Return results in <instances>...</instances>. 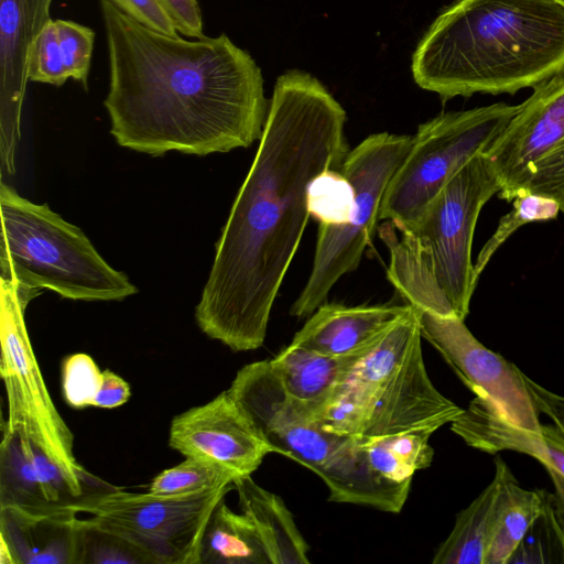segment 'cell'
Instances as JSON below:
<instances>
[{"instance_id": "obj_14", "label": "cell", "mask_w": 564, "mask_h": 564, "mask_svg": "<svg viewBox=\"0 0 564 564\" xmlns=\"http://www.w3.org/2000/svg\"><path fill=\"white\" fill-rule=\"evenodd\" d=\"M169 445L184 457L215 463L238 478L251 475L273 453L226 390L175 415Z\"/></svg>"}, {"instance_id": "obj_1", "label": "cell", "mask_w": 564, "mask_h": 564, "mask_svg": "<svg viewBox=\"0 0 564 564\" xmlns=\"http://www.w3.org/2000/svg\"><path fill=\"white\" fill-rule=\"evenodd\" d=\"M346 112L307 73L274 86L259 147L216 243L195 307L200 330L234 351L262 346L271 310L301 242L307 189L348 153Z\"/></svg>"}, {"instance_id": "obj_25", "label": "cell", "mask_w": 564, "mask_h": 564, "mask_svg": "<svg viewBox=\"0 0 564 564\" xmlns=\"http://www.w3.org/2000/svg\"><path fill=\"white\" fill-rule=\"evenodd\" d=\"M0 507L37 513L62 510L47 498L25 442L4 423L0 445Z\"/></svg>"}, {"instance_id": "obj_32", "label": "cell", "mask_w": 564, "mask_h": 564, "mask_svg": "<svg viewBox=\"0 0 564 564\" xmlns=\"http://www.w3.org/2000/svg\"><path fill=\"white\" fill-rule=\"evenodd\" d=\"M55 24L65 69L87 90L95 32L70 20L55 19Z\"/></svg>"}, {"instance_id": "obj_26", "label": "cell", "mask_w": 564, "mask_h": 564, "mask_svg": "<svg viewBox=\"0 0 564 564\" xmlns=\"http://www.w3.org/2000/svg\"><path fill=\"white\" fill-rule=\"evenodd\" d=\"M554 492L542 490V508L508 564H564V478L546 470Z\"/></svg>"}, {"instance_id": "obj_13", "label": "cell", "mask_w": 564, "mask_h": 564, "mask_svg": "<svg viewBox=\"0 0 564 564\" xmlns=\"http://www.w3.org/2000/svg\"><path fill=\"white\" fill-rule=\"evenodd\" d=\"M414 310L421 336L443 356L475 395L489 400L502 417L513 425L541 433L540 413L527 388L523 372L513 362L481 344L464 319Z\"/></svg>"}, {"instance_id": "obj_19", "label": "cell", "mask_w": 564, "mask_h": 564, "mask_svg": "<svg viewBox=\"0 0 564 564\" xmlns=\"http://www.w3.org/2000/svg\"><path fill=\"white\" fill-rule=\"evenodd\" d=\"M78 511L0 507V541L13 564H77Z\"/></svg>"}, {"instance_id": "obj_20", "label": "cell", "mask_w": 564, "mask_h": 564, "mask_svg": "<svg viewBox=\"0 0 564 564\" xmlns=\"http://www.w3.org/2000/svg\"><path fill=\"white\" fill-rule=\"evenodd\" d=\"M371 348L354 355L332 356L290 344L269 362L289 398L314 416Z\"/></svg>"}, {"instance_id": "obj_7", "label": "cell", "mask_w": 564, "mask_h": 564, "mask_svg": "<svg viewBox=\"0 0 564 564\" xmlns=\"http://www.w3.org/2000/svg\"><path fill=\"white\" fill-rule=\"evenodd\" d=\"M421 338L411 345L356 436L372 469L394 482L411 481L415 471L430 467V437L464 410L431 381Z\"/></svg>"}, {"instance_id": "obj_28", "label": "cell", "mask_w": 564, "mask_h": 564, "mask_svg": "<svg viewBox=\"0 0 564 564\" xmlns=\"http://www.w3.org/2000/svg\"><path fill=\"white\" fill-rule=\"evenodd\" d=\"M77 564H154L134 543L91 517L78 521Z\"/></svg>"}, {"instance_id": "obj_31", "label": "cell", "mask_w": 564, "mask_h": 564, "mask_svg": "<svg viewBox=\"0 0 564 564\" xmlns=\"http://www.w3.org/2000/svg\"><path fill=\"white\" fill-rule=\"evenodd\" d=\"M512 206L511 212L500 218L496 231L477 257L474 269L478 279L495 252L518 228L532 221L555 219L561 212L555 200L531 193L516 196Z\"/></svg>"}, {"instance_id": "obj_30", "label": "cell", "mask_w": 564, "mask_h": 564, "mask_svg": "<svg viewBox=\"0 0 564 564\" xmlns=\"http://www.w3.org/2000/svg\"><path fill=\"white\" fill-rule=\"evenodd\" d=\"M307 207L310 216L321 225H344L355 213V188L340 171L326 170L311 182L307 189Z\"/></svg>"}, {"instance_id": "obj_37", "label": "cell", "mask_w": 564, "mask_h": 564, "mask_svg": "<svg viewBox=\"0 0 564 564\" xmlns=\"http://www.w3.org/2000/svg\"><path fill=\"white\" fill-rule=\"evenodd\" d=\"M523 378L538 412L549 416L564 435V397L543 388L525 373Z\"/></svg>"}, {"instance_id": "obj_15", "label": "cell", "mask_w": 564, "mask_h": 564, "mask_svg": "<svg viewBox=\"0 0 564 564\" xmlns=\"http://www.w3.org/2000/svg\"><path fill=\"white\" fill-rule=\"evenodd\" d=\"M419 336V319L412 307L355 364L328 401L312 417L326 430L357 436Z\"/></svg>"}, {"instance_id": "obj_9", "label": "cell", "mask_w": 564, "mask_h": 564, "mask_svg": "<svg viewBox=\"0 0 564 564\" xmlns=\"http://www.w3.org/2000/svg\"><path fill=\"white\" fill-rule=\"evenodd\" d=\"M517 110L518 105L497 102L441 113L420 124L387 187L380 220L397 230L412 225L460 166L489 149Z\"/></svg>"}, {"instance_id": "obj_17", "label": "cell", "mask_w": 564, "mask_h": 564, "mask_svg": "<svg viewBox=\"0 0 564 564\" xmlns=\"http://www.w3.org/2000/svg\"><path fill=\"white\" fill-rule=\"evenodd\" d=\"M405 305L318 306L291 344L332 356L354 355L375 346L410 311Z\"/></svg>"}, {"instance_id": "obj_4", "label": "cell", "mask_w": 564, "mask_h": 564, "mask_svg": "<svg viewBox=\"0 0 564 564\" xmlns=\"http://www.w3.org/2000/svg\"><path fill=\"white\" fill-rule=\"evenodd\" d=\"M272 452L313 470L328 500L399 513L411 482H394L372 469L356 436L326 430L289 398L269 360L242 367L226 390Z\"/></svg>"}, {"instance_id": "obj_35", "label": "cell", "mask_w": 564, "mask_h": 564, "mask_svg": "<svg viewBox=\"0 0 564 564\" xmlns=\"http://www.w3.org/2000/svg\"><path fill=\"white\" fill-rule=\"evenodd\" d=\"M138 23L167 35H178L175 23L159 0H109Z\"/></svg>"}, {"instance_id": "obj_23", "label": "cell", "mask_w": 564, "mask_h": 564, "mask_svg": "<svg viewBox=\"0 0 564 564\" xmlns=\"http://www.w3.org/2000/svg\"><path fill=\"white\" fill-rule=\"evenodd\" d=\"M395 230L389 220L378 228V234L390 252L387 270L389 281L405 304L441 316H456L413 238L405 232H401L399 237Z\"/></svg>"}, {"instance_id": "obj_33", "label": "cell", "mask_w": 564, "mask_h": 564, "mask_svg": "<svg viewBox=\"0 0 564 564\" xmlns=\"http://www.w3.org/2000/svg\"><path fill=\"white\" fill-rule=\"evenodd\" d=\"M102 371L87 354L66 357L62 366V391L65 402L73 409L93 406L101 383Z\"/></svg>"}, {"instance_id": "obj_38", "label": "cell", "mask_w": 564, "mask_h": 564, "mask_svg": "<svg viewBox=\"0 0 564 564\" xmlns=\"http://www.w3.org/2000/svg\"><path fill=\"white\" fill-rule=\"evenodd\" d=\"M131 397L129 383L119 375L106 369L101 375V383L94 399L93 406L115 409L124 404Z\"/></svg>"}, {"instance_id": "obj_10", "label": "cell", "mask_w": 564, "mask_h": 564, "mask_svg": "<svg viewBox=\"0 0 564 564\" xmlns=\"http://www.w3.org/2000/svg\"><path fill=\"white\" fill-rule=\"evenodd\" d=\"M499 192L484 153L460 166L408 228L456 316L466 318L477 285L471 262L474 231L485 204Z\"/></svg>"}, {"instance_id": "obj_5", "label": "cell", "mask_w": 564, "mask_h": 564, "mask_svg": "<svg viewBox=\"0 0 564 564\" xmlns=\"http://www.w3.org/2000/svg\"><path fill=\"white\" fill-rule=\"evenodd\" d=\"M0 279L11 281L24 304L42 289L75 301H122L138 292L77 226L47 204L0 183Z\"/></svg>"}, {"instance_id": "obj_11", "label": "cell", "mask_w": 564, "mask_h": 564, "mask_svg": "<svg viewBox=\"0 0 564 564\" xmlns=\"http://www.w3.org/2000/svg\"><path fill=\"white\" fill-rule=\"evenodd\" d=\"M484 155L500 199L536 194L564 214V72L533 88Z\"/></svg>"}, {"instance_id": "obj_8", "label": "cell", "mask_w": 564, "mask_h": 564, "mask_svg": "<svg viewBox=\"0 0 564 564\" xmlns=\"http://www.w3.org/2000/svg\"><path fill=\"white\" fill-rule=\"evenodd\" d=\"M413 135L380 132L349 150L340 172L356 193L351 219L339 226L321 225L311 274L290 314L302 318L326 303L335 283L355 271L377 227L382 199L395 171L406 156Z\"/></svg>"}, {"instance_id": "obj_27", "label": "cell", "mask_w": 564, "mask_h": 564, "mask_svg": "<svg viewBox=\"0 0 564 564\" xmlns=\"http://www.w3.org/2000/svg\"><path fill=\"white\" fill-rule=\"evenodd\" d=\"M541 508L542 490L522 488L512 474L507 481L484 564H508Z\"/></svg>"}, {"instance_id": "obj_6", "label": "cell", "mask_w": 564, "mask_h": 564, "mask_svg": "<svg viewBox=\"0 0 564 564\" xmlns=\"http://www.w3.org/2000/svg\"><path fill=\"white\" fill-rule=\"evenodd\" d=\"M17 286L0 279L1 377L9 405L3 422L25 442L50 501L72 506L110 491L74 455V437L57 412L36 362Z\"/></svg>"}, {"instance_id": "obj_12", "label": "cell", "mask_w": 564, "mask_h": 564, "mask_svg": "<svg viewBox=\"0 0 564 564\" xmlns=\"http://www.w3.org/2000/svg\"><path fill=\"white\" fill-rule=\"evenodd\" d=\"M231 489L235 484L165 497L116 488L85 501L77 511L134 543L154 564H199L207 520Z\"/></svg>"}, {"instance_id": "obj_34", "label": "cell", "mask_w": 564, "mask_h": 564, "mask_svg": "<svg viewBox=\"0 0 564 564\" xmlns=\"http://www.w3.org/2000/svg\"><path fill=\"white\" fill-rule=\"evenodd\" d=\"M69 78L63 62L55 20L40 33L30 57L29 80L62 86Z\"/></svg>"}, {"instance_id": "obj_3", "label": "cell", "mask_w": 564, "mask_h": 564, "mask_svg": "<svg viewBox=\"0 0 564 564\" xmlns=\"http://www.w3.org/2000/svg\"><path fill=\"white\" fill-rule=\"evenodd\" d=\"M563 72L564 4L555 0H457L412 58L415 83L444 100L513 95Z\"/></svg>"}, {"instance_id": "obj_18", "label": "cell", "mask_w": 564, "mask_h": 564, "mask_svg": "<svg viewBox=\"0 0 564 564\" xmlns=\"http://www.w3.org/2000/svg\"><path fill=\"white\" fill-rule=\"evenodd\" d=\"M451 430L477 451L525 454L564 478V435L554 424H541V433L523 430L505 420L489 400L475 395Z\"/></svg>"}, {"instance_id": "obj_29", "label": "cell", "mask_w": 564, "mask_h": 564, "mask_svg": "<svg viewBox=\"0 0 564 564\" xmlns=\"http://www.w3.org/2000/svg\"><path fill=\"white\" fill-rule=\"evenodd\" d=\"M238 477L230 470L210 462L185 457L176 466L156 475L149 492L156 496L174 497L234 485Z\"/></svg>"}, {"instance_id": "obj_22", "label": "cell", "mask_w": 564, "mask_h": 564, "mask_svg": "<svg viewBox=\"0 0 564 564\" xmlns=\"http://www.w3.org/2000/svg\"><path fill=\"white\" fill-rule=\"evenodd\" d=\"M241 511L254 524L271 564H310L308 544L293 514L278 495L265 490L249 476L235 480Z\"/></svg>"}, {"instance_id": "obj_2", "label": "cell", "mask_w": 564, "mask_h": 564, "mask_svg": "<svg viewBox=\"0 0 564 564\" xmlns=\"http://www.w3.org/2000/svg\"><path fill=\"white\" fill-rule=\"evenodd\" d=\"M109 55L104 105L120 147L198 156L260 140L269 105L251 55L226 34L185 40L100 0Z\"/></svg>"}, {"instance_id": "obj_24", "label": "cell", "mask_w": 564, "mask_h": 564, "mask_svg": "<svg viewBox=\"0 0 564 564\" xmlns=\"http://www.w3.org/2000/svg\"><path fill=\"white\" fill-rule=\"evenodd\" d=\"M199 564H271L252 521L220 500L210 513L199 544Z\"/></svg>"}, {"instance_id": "obj_36", "label": "cell", "mask_w": 564, "mask_h": 564, "mask_svg": "<svg viewBox=\"0 0 564 564\" xmlns=\"http://www.w3.org/2000/svg\"><path fill=\"white\" fill-rule=\"evenodd\" d=\"M173 19L180 34L193 39L204 35L203 15L197 0H159Z\"/></svg>"}, {"instance_id": "obj_16", "label": "cell", "mask_w": 564, "mask_h": 564, "mask_svg": "<svg viewBox=\"0 0 564 564\" xmlns=\"http://www.w3.org/2000/svg\"><path fill=\"white\" fill-rule=\"evenodd\" d=\"M53 0H0V154L1 175L14 173L22 105L33 46Z\"/></svg>"}, {"instance_id": "obj_39", "label": "cell", "mask_w": 564, "mask_h": 564, "mask_svg": "<svg viewBox=\"0 0 564 564\" xmlns=\"http://www.w3.org/2000/svg\"><path fill=\"white\" fill-rule=\"evenodd\" d=\"M555 1H557V2H560V3H562V4H564V0H555Z\"/></svg>"}, {"instance_id": "obj_21", "label": "cell", "mask_w": 564, "mask_h": 564, "mask_svg": "<svg viewBox=\"0 0 564 564\" xmlns=\"http://www.w3.org/2000/svg\"><path fill=\"white\" fill-rule=\"evenodd\" d=\"M495 476L479 496L456 516L454 528L436 550L433 564H484L506 486L512 471L496 456Z\"/></svg>"}]
</instances>
